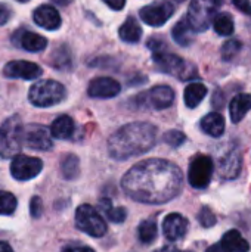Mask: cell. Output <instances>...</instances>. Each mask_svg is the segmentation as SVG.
Instances as JSON below:
<instances>
[{
	"instance_id": "obj_1",
	"label": "cell",
	"mask_w": 251,
	"mask_h": 252,
	"mask_svg": "<svg viewBox=\"0 0 251 252\" xmlns=\"http://www.w3.org/2000/svg\"><path fill=\"white\" fill-rule=\"evenodd\" d=\"M183 185V174L170 161L151 158L133 165L123 177V190L142 204H164L176 198Z\"/></svg>"
},
{
	"instance_id": "obj_2",
	"label": "cell",
	"mask_w": 251,
	"mask_h": 252,
	"mask_svg": "<svg viewBox=\"0 0 251 252\" xmlns=\"http://www.w3.org/2000/svg\"><path fill=\"white\" fill-rule=\"evenodd\" d=\"M157 140V128L149 123H132L117 130L108 139L111 158L126 161L148 152Z\"/></svg>"
},
{
	"instance_id": "obj_3",
	"label": "cell",
	"mask_w": 251,
	"mask_h": 252,
	"mask_svg": "<svg viewBox=\"0 0 251 252\" xmlns=\"http://www.w3.org/2000/svg\"><path fill=\"white\" fill-rule=\"evenodd\" d=\"M24 145V127L19 117H10L0 126V158H13Z\"/></svg>"
},
{
	"instance_id": "obj_4",
	"label": "cell",
	"mask_w": 251,
	"mask_h": 252,
	"mask_svg": "<svg viewBox=\"0 0 251 252\" xmlns=\"http://www.w3.org/2000/svg\"><path fill=\"white\" fill-rule=\"evenodd\" d=\"M67 96L65 87L55 81V80H44L38 81L31 86L28 99L34 106L38 108H49L56 103H61Z\"/></svg>"
},
{
	"instance_id": "obj_5",
	"label": "cell",
	"mask_w": 251,
	"mask_h": 252,
	"mask_svg": "<svg viewBox=\"0 0 251 252\" xmlns=\"http://www.w3.org/2000/svg\"><path fill=\"white\" fill-rule=\"evenodd\" d=\"M154 63L161 72H167L176 77H180L183 80H189L197 77V69L192 63L185 62L180 56L169 53L167 50L155 52L152 55Z\"/></svg>"
},
{
	"instance_id": "obj_6",
	"label": "cell",
	"mask_w": 251,
	"mask_h": 252,
	"mask_svg": "<svg viewBox=\"0 0 251 252\" xmlns=\"http://www.w3.org/2000/svg\"><path fill=\"white\" fill-rule=\"evenodd\" d=\"M75 226L92 238H102L107 233V223L92 205H80L75 211Z\"/></svg>"
},
{
	"instance_id": "obj_7",
	"label": "cell",
	"mask_w": 251,
	"mask_h": 252,
	"mask_svg": "<svg viewBox=\"0 0 251 252\" xmlns=\"http://www.w3.org/2000/svg\"><path fill=\"white\" fill-rule=\"evenodd\" d=\"M220 0H194L189 6L188 21L195 31H204L215 19V10Z\"/></svg>"
},
{
	"instance_id": "obj_8",
	"label": "cell",
	"mask_w": 251,
	"mask_h": 252,
	"mask_svg": "<svg viewBox=\"0 0 251 252\" xmlns=\"http://www.w3.org/2000/svg\"><path fill=\"white\" fill-rule=\"evenodd\" d=\"M215 164L213 159L207 155H198L192 159L189 164V174L188 180L192 188L195 189H204L209 186L212 176H213Z\"/></svg>"
},
{
	"instance_id": "obj_9",
	"label": "cell",
	"mask_w": 251,
	"mask_h": 252,
	"mask_svg": "<svg viewBox=\"0 0 251 252\" xmlns=\"http://www.w3.org/2000/svg\"><path fill=\"white\" fill-rule=\"evenodd\" d=\"M41 170H43L41 159L34 158V157L21 155V154L13 157L12 164H10L12 177L15 180H19V182H27V180L37 177Z\"/></svg>"
},
{
	"instance_id": "obj_10",
	"label": "cell",
	"mask_w": 251,
	"mask_h": 252,
	"mask_svg": "<svg viewBox=\"0 0 251 252\" xmlns=\"http://www.w3.org/2000/svg\"><path fill=\"white\" fill-rule=\"evenodd\" d=\"M173 13H175V6L167 0H161V1L148 4V6L141 9L142 21L151 27L164 25L172 18Z\"/></svg>"
},
{
	"instance_id": "obj_11",
	"label": "cell",
	"mask_w": 251,
	"mask_h": 252,
	"mask_svg": "<svg viewBox=\"0 0 251 252\" xmlns=\"http://www.w3.org/2000/svg\"><path fill=\"white\" fill-rule=\"evenodd\" d=\"M24 145L34 151H49L52 148V133L40 124H30L24 128Z\"/></svg>"
},
{
	"instance_id": "obj_12",
	"label": "cell",
	"mask_w": 251,
	"mask_h": 252,
	"mask_svg": "<svg viewBox=\"0 0 251 252\" xmlns=\"http://www.w3.org/2000/svg\"><path fill=\"white\" fill-rule=\"evenodd\" d=\"M143 105H148L154 109H166L175 100V92L169 86H157L149 92L141 96Z\"/></svg>"
},
{
	"instance_id": "obj_13",
	"label": "cell",
	"mask_w": 251,
	"mask_h": 252,
	"mask_svg": "<svg viewBox=\"0 0 251 252\" xmlns=\"http://www.w3.org/2000/svg\"><path fill=\"white\" fill-rule=\"evenodd\" d=\"M4 75L9 78H22V80H34L41 75V68L28 61H12L4 66Z\"/></svg>"
},
{
	"instance_id": "obj_14",
	"label": "cell",
	"mask_w": 251,
	"mask_h": 252,
	"mask_svg": "<svg viewBox=\"0 0 251 252\" xmlns=\"http://www.w3.org/2000/svg\"><path fill=\"white\" fill-rule=\"evenodd\" d=\"M121 90V86L118 81L109 77H98L92 80L89 84L87 93L90 97H99V99H109L115 97Z\"/></svg>"
},
{
	"instance_id": "obj_15",
	"label": "cell",
	"mask_w": 251,
	"mask_h": 252,
	"mask_svg": "<svg viewBox=\"0 0 251 252\" xmlns=\"http://www.w3.org/2000/svg\"><path fill=\"white\" fill-rule=\"evenodd\" d=\"M163 232H164V236L170 242L179 241L188 232V220L183 216L176 214V213L169 214L163 221Z\"/></svg>"
},
{
	"instance_id": "obj_16",
	"label": "cell",
	"mask_w": 251,
	"mask_h": 252,
	"mask_svg": "<svg viewBox=\"0 0 251 252\" xmlns=\"http://www.w3.org/2000/svg\"><path fill=\"white\" fill-rule=\"evenodd\" d=\"M33 18H34V22L38 27H41L44 30H49V31L58 30L61 27V15H59V12L53 6H49V4L38 6L34 10Z\"/></svg>"
},
{
	"instance_id": "obj_17",
	"label": "cell",
	"mask_w": 251,
	"mask_h": 252,
	"mask_svg": "<svg viewBox=\"0 0 251 252\" xmlns=\"http://www.w3.org/2000/svg\"><path fill=\"white\" fill-rule=\"evenodd\" d=\"M241 168V155L238 151L229 152L226 157H223L219 162V174L223 179H234L240 174Z\"/></svg>"
},
{
	"instance_id": "obj_18",
	"label": "cell",
	"mask_w": 251,
	"mask_h": 252,
	"mask_svg": "<svg viewBox=\"0 0 251 252\" xmlns=\"http://www.w3.org/2000/svg\"><path fill=\"white\" fill-rule=\"evenodd\" d=\"M251 109V94H237L229 105V115L234 123H240Z\"/></svg>"
},
{
	"instance_id": "obj_19",
	"label": "cell",
	"mask_w": 251,
	"mask_h": 252,
	"mask_svg": "<svg viewBox=\"0 0 251 252\" xmlns=\"http://www.w3.org/2000/svg\"><path fill=\"white\" fill-rule=\"evenodd\" d=\"M195 32H197V31L192 28V25L189 24L188 18H183L180 22H178V24L175 25L173 31H172L175 41H176L178 44H180V46H185V47L189 46L191 43H194V40H195Z\"/></svg>"
},
{
	"instance_id": "obj_20",
	"label": "cell",
	"mask_w": 251,
	"mask_h": 252,
	"mask_svg": "<svg viewBox=\"0 0 251 252\" xmlns=\"http://www.w3.org/2000/svg\"><path fill=\"white\" fill-rule=\"evenodd\" d=\"M201 130L212 136V137H219L223 134L225 131V120L220 114L217 112H212L209 115H206L201 121Z\"/></svg>"
},
{
	"instance_id": "obj_21",
	"label": "cell",
	"mask_w": 251,
	"mask_h": 252,
	"mask_svg": "<svg viewBox=\"0 0 251 252\" xmlns=\"http://www.w3.org/2000/svg\"><path fill=\"white\" fill-rule=\"evenodd\" d=\"M50 133L55 139H70L74 134V121L68 115H61L52 123Z\"/></svg>"
},
{
	"instance_id": "obj_22",
	"label": "cell",
	"mask_w": 251,
	"mask_h": 252,
	"mask_svg": "<svg viewBox=\"0 0 251 252\" xmlns=\"http://www.w3.org/2000/svg\"><path fill=\"white\" fill-rule=\"evenodd\" d=\"M19 35V34H18ZM18 46H21L24 50L27 52H41L46 46H47V40L37 34V32H30V31H25L19 35V41H18Z\"/></svg>"
},
{
	"instance_id": "obj_23",
	"label": "cell",
	"mask_w": 251,
	"mask_h": 252,
	"mask_svg": "<svg viewBox=\"0 0 251 252\" xmlns=\"http://www.w3.org/2000/svg\"><path fill=\"white\" fill-rule=\"evenodd\" d=\"M222 245L229 252H249L250 245L238 230H229L222 238Z\"/></svg>"
},
{
	"instance_id": "obj_24",
	"label": "cell",
	"mask_w": 251,
	"mask_h": 252,
	"mask_svg": "<svg viewBox=\"0 0 251 252\" xmlns=\"http://www.w3.org/2000/svg\"><path fill=\"white\" fill-rule=\"evenodd\" d=\"M207 94V87L201 83H191L185 89V103L188 108H197Z\"/></svg>"
},
{
	"instance_id": "obj_25",
	"label": "cell",
	"mask_w": 251,
	"mask_h": 252,
	"mask_svg": "<svg viewBox=\"0 0 251 252\" xmlns=\"http://www.w3.org/2000/svg\"><path fill=\"white\" fill-rule=\"evenodd\" d=\"M118 35L123 41L126 43H136L141 40L142 37V28L141 25L133 19V18H129L118 30Z\"/></svg>"
},
{
	"instance_id": "obj_26",
	"label": "cell",
	"mask_w": 251,
	"mask_h": 252,
	"mask_svg": "<svg viewBox=\"0 0 251 252\" xmlns=\"http://www.w3.org/2000/svg\"><path fill=\"white\" fill-rule=\"evenodd\" d=\"M99 207H101V210L105 213V216L108 217V220L112 221V223H123V221L126 220V217H127V211H126L123 207L114 208L112 204H111V201H109L108 198L101 199Z\"/></svg>"
},
{
	"instance_id": "obj_27",
	"label": "cell",
	"mask_w": 251,
	"mask_h": 252,
	"mask_svg": "<svg viewBox=\"0 0 251 252\" xmlns=\"http://www.w3.org/2000/svg\"><path fill=\"white\" fill-rule=\"evenodd\" d=\"M139 241L142 244H152L155 239H157V235H158V227H157V221L149 219V220H145L139 224Z\"/></svg>"
},
{
	"instance_id": "obj_28",
	"label": "cell",
	"mask_w": 251,
	"mask_h": 252,
	"mask_svg": "<svg viewBox=\"0 0 251 252\" xmlns=\"http://www.w3.org/2000/svg\"><path fill=\"white\" fill-rule=\"evenodd\" d=\"M61 171H62V176L68 180H72L78 176V171H80V162H78V158L72 154L67 155L62 162H61Z\"/></svg>"
},
{
	"instance_id": "obj_29",
	"label": "cell",
	"mask_w": 251,
	"mask_h": 252,
	"mask_svg": "<svg viewBox=\"0 0 251 252\" xmlns=\"http://www.w3.org/2000/svg\"><path fill=\"white\" fill-rule=\"evenodd\" d=\"M213 27H215V31L217 34H220V35H231L234 32V19L231 18V15L220 13V15L215 16Z\"/></svg>"
},
{
	"instance_id": "obj_30",
	"label": "cell",
	"mask_w": 251,
	"mask_h": 252,
	"mask_svg": "<svg viewBox=\"0 0 251 252\" xmlns=\"http://www.w3.org/2000/svg\"><path fill=\"white\" fill-rule=\"evenodd\" d=\"M18 201L10 192L0 190V216H10L16 210Z\"/></svg>"
},
{
	"instance_id": "obj_31",
	"label": "cell",
	"mask_w": 251,
	"mask_h": 252,
	"mask_svg": "<svg viewBox=\"0 0 251 252\" xmlns=\"http://www.w3.org/2000/svg\"><path fill=\"white\" fill-rule=\"evenodd\" d=\"M240 50H241V43L238 40H229L222 47V58L225 61H231L234 56L238 55Z\"/></svg>"
},
{
	"instance_id": "obj_32",
	"label": "cell",
	"mask_w": 251,
	"mask_h": 252,
	"mask_svg": "<svg viewBox=\"0 0 251 252\" xmlns=\"http://www.w3.org/2000/svg\"><path fill=\"white\" fill-rule=\"evenodd\" d=\"M163 140L170 145L172 148H179L183 142H185V134L179 130H170L164 134Z\"/></svg>"
},
{
	"instance_id": "obj_33",
	"label": "cell",
	"mask_w": 251,
	"mask_h": 252,
	"mask_svg": "<svg viewBox=\"0 0 251 252\" xmlns=\"http://www.w3.org/2000/svg\"><path fill=\"white\" fill-rule=\"evenodd\" d=\"M198 221L203 227H212L216 224V217L209 207H203L198 213Z\"/></svg>"
},
{
	"instance_id": "obj_34",
	"label": "cell",
	"mask_w": 251,
	"mask_h": 252,
	"mask_svg": "<svg viewBox=\"0 0 251 252\" xmlns=\"http://www.w3.org/2000/svg\"><path fill=\"white\" fill-rule=\"evenodd\" d=\"M30 213L34 219H38L43 214V202L38 196H33L30 201Z\"/></svg>"
},
{
	"instance_id": "obj_35",
	"label": "cell",
	"mask_w": 251,
	"mask_h": 252,
	"mask_svg": "<svg viewBox=\"0 0 251 252\" xmlns=\"http://www.w3.org/2000/svg\"><path fill=\"white\" fill-rule=\"evenodd\" d=\"M53 66L56 68H67L70 66V55H68V50L65 49L64 50V55H59V52L53 53Z\"/></svg>"
},
{
	"instance_id": "obj_36",
	"label": "cell",
	"mask_w": 251,
	"mask_h": 252,
	"mask_svg": "<svg viewBox=\"0 0 251 252\" xmlns=\"http://www.w3.org/2000/svg\"><path fill=\"white\" fill-rule=\"evenodd\" d=\"M234 4L241 10L244 12L246 15H251V1L250 0H232Z\"/></svg>"
},
{
	"instance_id": "obj_37",
	"label": "cell",
	"mask_w": 251,
	"mask_h": 252,
	"mask_svg": "<svg viewBox=\"0 0 251 252\" xmlns=\"http://www.w3.org/2000/svg\"><path fill=\"white\" fill-rule=\"evenodd\" d=\"M9 18H10V9L6 4L0 3V25L6 24L9 21Z\"/></svg>"
},
{
	"instance_id": "obj_38",
	"label": "cell",
	"mask_w": 251,
	"mask_h": 252,
	"mask_svg": "<svg viewBox=\"0 0 251 252\" xmlns=\"http://www.w3.org/2000/svg\"><path fill=\"white\" fill-rule=\"evenodd\" d=\"M111 9H114V10H120V9H123L124 7V4H126V0H104Z\"/></svg>"
},
{
	"instance_id": "obj_39",
	"label": "cell",
	"mask_w": 251,
	"mask_h": 252,
	"mask_svg": "<svg viewBox=\"0 0 251 252\" xmlns=\"http://www.w3.org/2000/svg\"><path fill=\"white\" fill-rule=\"evenodd\" d=\"M62 252H95L89 247H80V245H72V247H67L64 248Z\"/></svg>"
},
{
	"instance_id": "obj_40",
	"label": "cell",
	"mask_w": 251,
	"mask_h": 252,
	"mask_svg": "<svg viewBox=\"0 0 251 252\" xmlns=\"http://www.w3.org/2000/svg\"><path fill=\"white\" fill-rule=\"evenodd\" d=\"M207 252H229V251H228V250L222 245V242H220V244H216V245L209 247Z\"/></svg>"
},
{
	"instance_id": "obj_41",
	"label": "cell",
	"mask_w": 251,
	"mask_h": 252,
	"mask_svg": "<svg viewBox=\"0 0 251 252\" xmlns=\"http://www.w3.org/2000/svg\"><path fill=\"white\" fill-rule=\"evenodd\" d=\"M154 252H191V251H179V250H176V248H173V247H163V248H160V250H157V251Z\"/></svg>"
},
{
	"instance_id": "obj_42",
	"label": "cell",
	"mask_w": 251,
	"mask_h": 252,
	"mask_svg": "<svg viewBox=\"0 0 251 252\" xmlns=\"http://www.w3.org/2000/svg\"><path fill=\"white\" fill-rule=\"evenodd\" d=\"M0 252H13V250L6 242H0Z\"/></svg>"
},
{
	"instance_id": "obj_43",
	"label": "cell",
	"mask_w": 251,
	"mask_h": 252,
	"mask_svg": "<svg viewBox=\"0 0 251 252\" xmlns=\"http://www.w3.org/2000/svg\"><path fill=\"white\" fill-rule=\"evenodd\" d=\"M55 3H58V4H68V3H71L72 0H53Z\"/></svg>"
},
{
	"instance_id": "obj_44",
	"label": "cell",
	"mask_w": 251,
	"mask_h": 252,
	"mask_svg": "<svg viewBox=\"0 0 251 252\" xmlns=\"http://www.w3.org/2000/svg\"><path fill=\"white\" fill-rule=\"evenodd\" d=\"M18 1H22V3H25V1H28V0H18Z\"/></svg>"
},
{
	"instance_id": "obj_45",
	"label": "cell",
	"mask_w": 251,
	"mask_h": 252,
	"mask_svg": "<svg viewBox=\"0 0 251 252\" xmlns=\"http://www.w3.org/2000/svg\"><path fill=\"white\" fill-rule=\"evenodd\" d=\"M176 1H183V0H176Z\"/></svg>"
}]
</instances>
